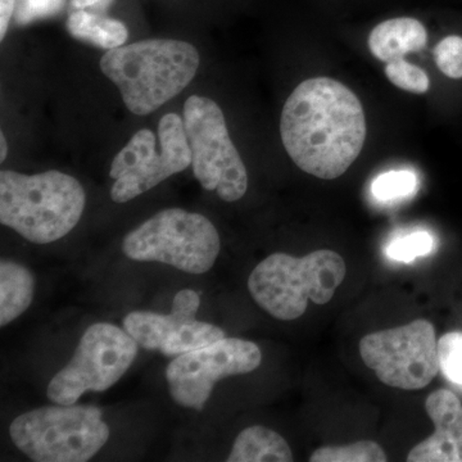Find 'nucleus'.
Masks as SVG:
<instances>
[{
  "label": "nucleus",
  "mask_w": 462,
  "mask_h": 462,
  "mask_svg": "<svg viewBox=\"0 0 462 462\" xmlns=\"http://www.w3.org/2000/svg\"><path fill=\"white\" fill-rule=\"evenodd\" d=\"M366 117L357 96L330 78L298 85L282 112L285 151L302 171L334 180L360 156L366 141Z\"/></svg>",
  "instance_id": "1"
},
{
  "label": "nucleus",
  "mask_w": 462,
  "mask_h": 462,
  "mask_svg": "<svg viewBox=\"0 0 462 462\" xmlns=\"http://www.w3.org/2000/svg\"><path fill=\"white\" fill-rule=\"evenodd\" d=\"M99 65L120 90L127 109L136 116H147L191 83L200 57L190 42L149 39L108 51Z\"/></svg>",
  "instance_id": "2"
},
{
  "label": "nucleus",
  "mask_w": 462,
  "mask_h": 462,
  "mask_svg": "<svg viewBox=\"0 0 462 462\" xmlns=\"http://www.w3.org/2000/svg\"><path fill=\"white\" fill-rule=\"evenodd\" d=\"M85 203L84 188L67 173L0 172V223L35 245L66 236L80 221Z\"/></svg>",
  "instance_id": "3"
},
{
  "label": "nucleus",
  "mask_w": 462,
  "mask_h": 462,
  "mask_svg": "<svg viewBox=\"0 0 462 462\" xmlns=\"http://www.w3.org/2000/svg\"><path fill=\"white\" fill-rule=\"evenodd\" d=\"M346 272L345 260L330 249L300 258L273 254L251 273L248 289L264 311L278 320L293 321L305 314L309 300L329 302Z\"/></svg>",
  "instance_id": "4"
},
{
  "label": "nucleus",
  "mask_w": 462,
  "mask_h": 462,
  "mask_svg": "<svg viewBox=\"0 0 462 462\" xmlns=\"http://www.w3.org/2000/svg\"><path fill=\"white\" fill-rule=\"evenodd\" d=\"M9 436L30 460L85 462L107 443L109 428L98 407L57 404L17 416Z\"/></svg>",
  "instance_id": "5"
},
{
  "label": "nucleus",
  "mask_w": 462,
  "mask_h": 462,
  "mask_svg": "<svg viewBox=\"0 0 462 462\" xmlns=\"http://www.w3.org/2000/svg\"><path fill=\"white\" fill-rule=\"evenodd\" d=\"M221 240L206 216L181 208H167L152 216L125 236L123 251L130 260L170 264L184 273L212 269Z\"/></svg>",
  "instance_id": "6"
},
{
  "label": "nucleus",
  "mask_w": 462,
  "mask_h": 462,
  "mask_svg": "<svg viewBox=\"0 0 462 462\" xmlns=\"http://www.w3.org/2000/svg\"><path fill=\"white\" fill-rule=\"evenodd\" d=\"M185 133L189 143L194 176L206 190L225 202L242 199L248 173L238 149L231 142L221 108L215 100L191 96L184 105Z\"/></svg>",
  "instance_id": "7"
},
{
  "label": "nucleus",
  "mask_w": 462,
  "mask_h": 462,
  "mask_svg": "<svg viewBox=\"0 0 462 462\" xmlns=\"http://www.w3.org/2000/svg\"><path fill=\"white\" fill-rule=\"evenodd\" d=\"M158 141L160 151L154 133L142 129L118 152L109 170L115 180L111 189L114 202H129L191 165L189 143L180 116L167 114L161 118Z\"/></svg>",
  "instance_id": "8"
},
{
  "label": "nucleus",
  "mask_w": 462,
  "mask_h": 462,
  "mask_svg": "<svg viewBox=\"0 0 462 462\" xmlns=\"http://www.w3.org/2000/svg\"><path fill=\"white\" fill-rule=\"evenodd\" d=\"M138 343L114 324L91 325L81 337L74 357L48 385L47 394L56 404H74L87 392H105L130 369Z\"/></svg>",
  "instance_id": "9"
},
{
  "label": "nucleus",
  "mask_w": 462,
  "mask_h": 462,
  "mask_svg": "<svg viewBox=\"0 0 462 462\" xmlns=\"http://www.w3.org/2000/svg\"><path fill=\"white\" fill-rule=\"evenodd\" d=\"M360 355L380 382L404 391L427 387L440 370L436 329L428 320L367 334Z\"/></svg>",
  "instance_id": "10"
},
{
  "label": "nucleus",
  "mask_w": 462,
  "mask_h": 462,
  "mask_svg": "<svg viewBox=\"0 0 462 462\" xmlns=\"http://www.w3.org/2000/svg\"><path fill=\"white\" fill-rule=\"evenodd\" d=\"M261 361L256 343L238 338L178 356L166 369L170 396L179 406L202 411L218 380L254 372Z\"/></svg>",
  "instance_id": "11"
},
{
  "label": "nucleus",
  "mask_w": 462,
  "mask_h": 462,
  "mask_svg": "<svg viewBox=\"0 0 462 462\" xmlns=\"http://www.w3.org/2000/svg\"><path fill=\"white\" fill-rule=\"evenodd\" d=\"M436 431L407 456L410 462H462V404L448 389H438L425 402Z\"/></svg>",
  "instance_id": "12"
},
{
  "label": "nucleus",
  "mask_w": 462,
  "mask_h": 462,
  "mask_svg": "<svg viewBox=\"0 0 462 462\" xmlns=\"http://www.w3.org/2000/svg\"><path fill=\"white\" fill-rule=\"evenodd\" d=\"M200 297L191 289H182L173 298L171 314L161 315L148 311L130 312L124 319V329L145 349H160L169 337L175 336L188 324L196 320Z\"/></svg>",
  "instance_id": "13"
},
{
  "label": "nucleus",
  "mask_w": 462,
  "mask_h": 462,
  "mask_svg": "<svg viewBox=\"0 0 462 462\" xmlns=\"http://www.w3.org/2000/svg\"><path fill=\"white\" fill-rule=\"evenodd\" d=\"M367 44L376 60L388 63L412 51L424 50L428 44V32L415 18H392L374 27Z\"/></svg>",
  "instance_id": "14"
},
{
  "label": "nucleus",
  "mask_w": 462,
  "mask_h": 462,
  "mask_svg": "<svg viewBox=\"0 0 462 462\" xmlns=\"http://www.w3.org/2000/svg\"><path fill=\"white\" fill-rule=\"evenodd\" d=\"M35 293V278L23 264L0 263V327L11 324L29 309Z\"/></svg>",
  "instance_id": "15"
},
{
  "label": "nucleus",
  "mask_w": 462,
  "mask_h": 462,
  "mask_svg": "<svg viewBox=\"0 0 462 462\" xmlns=\"http://www.w3.org/2000/svg\"><path fill=\"white\" fill-rule=\"evenodd\" d=\"M229 462L293 461L287 440L272 430L254 425L242 431L234 442Z\"/></svg>",
  "instance_id": "16"
},
{
  "label": "nucleus",
  "mask_w": 462,
  "mask_h": 462,
  "mask_svg": "<svg viewBox=\"0 0 462 462\" xmlns=\"http://www.w3.org/2000/svg\"><path fill=\"white\" fill-rule=\"evenodd\" d=\"M66 27L72 38L102 50L123 47L129 38L127 27L121 21L93 12H71Z\"/></svg>",
  "instance_id": "17"
},
{
  "label": "nucleus",
  "mask_w": 462,
  "mask_h": 462,
  "mask_svg": "<svg viewBox=\"0 0 462 462\" xmlns=\"http://www.w3.org/2000/svg\"><path fill=\"white\" fill-rule=\"evenodd\" d=\"M226 338L220 328L208 322L193 320L188 322L184 328L175 336L169 337L160 346L161 354L167 357H178V356L196 351L209 345Z\"/></svg>",
  "instance_id": "18"
},
{
  "label": "nucleus",
  "mask_w": 462,
  "mask_h": 462,
  "mask_svg": "<svg viewBox=\"0 0 462 462\" xmlns=\"http://www.w3.org/2000/svg\"><path fill=\"white\" fill-rule=\"evenodd\" d=\"M384 449L373 440H360L348 446L321 447L310 457L311 462H385Z\"/></svg>",
  "instance_id": "19"
},
{
  "label": "nucleus",
  "mask_w": 462,
  "mask_h": 462,
  "mask_svg": "<svg viewBox=\"0 0 462 462\" xmlns=\"http://www.w3.org/2000/svg\"><path fill=\"white\" fill-rule=\"evenodd\" d=\"M418 176L410 170H393L382 173L372 185L373 196L380 202L407 199L418 189Z\"/></svg>",
  "instance_id": "20"
},
{
  "label": "nucleus",
  "mask_w": 462,
  "mask_h": 462,
  "mask_svg": "<svg viewBox=\"0 0 462 462\" xmlns=\"http://www.w3.org/2000/svg\"><path fill=\"white\" fill-rule=\"evenodd\" d=\"M434 248V239L428 231H413L392 240L385 254L398 263H411L415 258L427 256Z\"/></svg>",
  "instance_id": "21"
},
{
  "label": "nucleus",
  "mask_w": 462,
  "mask_h": 462,
  "mask_svg": "<svg viewBox=\"0 0 462 462\" xmlns=\"http://www.w3.org/2000/svg\"><path fill=\"white\" fill-rule=\"evenodd\" d=\"M385 75L392 84L410 93L424 94L430 89V76L420 67L401 60H392L385 66Z\"/></svg>",
  "instance_id": "22"
},
{
  "label": "nucleus",
  "mask_w": 462,
  "mask_h": 462,
  "mask_svg": "<svg viewBox=\"0 0 462 462\" xmlns=\"http://www.w3.org/2000/svg\"><path fill=\"white\" fill-rule=\"evenodd\" d=\"M440 372L449 382L462 388V333H447L438 340Z\"/></svg>",
  "instance_id": "23"
},
{
  "label": "nucleus",
  "mask_w": 462,
  "mask_h": 462,
  "mask_svg": "<svg viewBox=\"0 0 462 462\" xmlns=\"http://www.w3.org/2000/svg\"><path fill=\"white\" fill-rule=\"evenodd\" d=\"M434 60L442 74L451 79H462V38L447 36L434 48Z\"/></svg>",
  "instance_id": "24"
},
{
  "label": "nucleus",
  "mask_w": 462,
  "mask_h": 462,
  "mask_svg": "<svg viewBox=\"0 0 462 462\" xmlns=\"http://www.w3.org/2000/svg\"><path fill=\"white\" fill-rule=\"evenodd\" d=\"M65 0H21L17 9L18 23H32L35 18L51 16L60 11Z\"/></svg>",
  "instance_id": "25"
},
{
  "label": "nucleus",
  "mask_w": 462,
  "mask_h": 462,
  "mask_svg": "<svg viewBox=\"0 0 462 462\" xmlns=\"http://www.w3.org/2000/svg\"><path fill=\"white\" fill-rule=\"evenodd\" d=\"M115 0H69V14L76 11H88L105 14Z\"/></svg>",
  "instance_id": "26"
},
{
  "label": "nucleus",
  "mask_w": 462,
  "mask_h": 462,
  "mask_svg": "<svg viewBox=\"0 0 462 462\" xmlns=\"http://www.w3.org/2000/svg\"><path fill=\"white\" fill-rule=\"evenodd\" d=\"M14 8H16V0H0V41H5L7 35Z\"/></svg>",
  "instance_id": "27"
},
{
  "label": "nucleus",
  "mask_w": 462,
  "mask_h": 462,
  "mask_svg": "<svg viewBox=\"0 0 462 462\" xmlns=\"http://www.w3.org/2000/svg\"><path fill=\"white\" fill-rule=\"evenodd\" d=\"M8 154V144L7 139H5V133L0 134V161L5 162V158Z\"/></svg>",
  "instance_id": "28"
}]
</instances>
